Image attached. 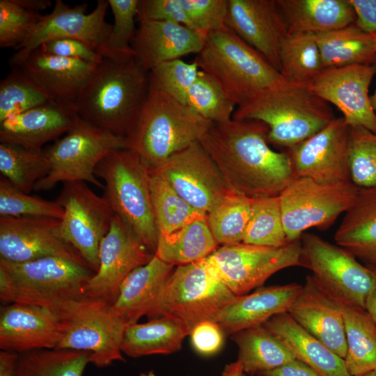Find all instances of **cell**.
<instances>
[{"instance_id": "cell-48", "label": "cell", "mask_w": 376, "mask_h": 376, "mask_svg": "<svg viewBox=\"0 0 376 376\" xmlns=\"http://www.w3.org/2000/svg\"><path fill=\"white\" fill-rule=\"evenodd\" d=\"M199 70L195 61L187 63L180 58L161 63L148 72L149 88L162 91L185 104L187 91Z\"/></svg>"}, {"instance_id": "cell-43", "label": "cell", "mask_w": 376, "mask_h": 376, "mask_svg": "<svg viewBox=\"0 0 376 376\" xmlns=\"http://www.w3.org/2000/svg\"><path fill=\"white\" fill-rule=\"evenodd\" d=\"M139 1L108 0L114 22L107 39L97 51L103 58L123 63L136 57L132 42L136 33Z\"/></svg>"}, {"instance_id": "cell-20", "label": "cell", "mask_w": 376, "mask_h": 376, "mask_svg": "<svg viewBox=\"0 0 376 376\" xmlns=\"http://www.w3.org/2000/svg\"><path fill=\"white\" fill-rule=\"evenodd\" d=\"M349 130L343 117L335 118L322 130L288 149L295 178L320 182H351Z\"/></svg>"}, {"instance_id": "cell-6", "label": "cell", "mask_w": 376, "mask_h": 376, "mask_svg": "<svg viewBox=\"0 0 376 376\" xmlns=\"http://www.w3.org/2000/svg\"><path fill=\"white\" fill-rule=\"evenodd\" d=\"M194 61L237 107L289 84L263 56L226 24L206 36L203 48Z\"/></svg>"}, {"instance_id": "cell-15", "label": "cell", "mask_w": 376, "mask_h": 376, "mask_svg": "<svg viewBox=\"0 0 376 376\" xmlns=\"http://www.w3.org/2000/svg\"><path fill=\"white\" fill-rule=\"evenodd\" d=\"M109 6L108 0H98L93 11L87 13L86 3L71 7L56 0L52 12L42 15L24 40L15 48L10 65L22 61L43 43L57 39L78 40L97 52L112 28L105 20Z\"/></svg>"}, {"instance_id": "cell-14", "label": "cell", "mask_w": 376, "mask_h": 376, "mask_svg": "<svg viewBox=\"0 0 376 376\" xmlns=\"http://www.w3.org/2000/svg\"><path fill=\"white\" fill-rule=\"evenodd\" d=\"M301 242L299 267L311 271L317 281L336 297L366 308L374 281L370 268L344 248L315 234L304 233Z\"/></svg>"}, {"instance_id": "cell-53", "label": "cell", "mask_w": 376, "mask_h": 376, "mask_svg": "<svg viewBox=\"0 0 376 376\" xmlns=\"http://www.w3.org/2000/svg\"><path fill=\"white\" fill-rule=\"evenodd\" d=\"M193 348L204 356L214 354L224 343V332L216 322L207 320L195 326L190 333Z\"/></svg>"}, {"instance_id": "cell-17", "label": "cell", "mask_w": 376, "mask_h": 376, "mask_svg": "<svg viewBox=\"0 0 376 376\" xmlns=\"http://www.w3.org/2000/svg\"><path fill=\"white\" fill-rule=\"evenodd\" d=\"M376 63L354 64L323 70L308 88L343 113L349 127H363L376 134V114L368 89Z\"/></svg>"}, {"instance_id": "cell-28", "label": "cell", "mask_w": 376, "mask_h": 376, "mask_svg": "<svg viewBox=\"0 0 376 376\" xmlns=\"http://www.w3.org/2000/svg\"><path fill=\"white\" fill-rule=\"evenodd\" d=\"M173 268V265L154 256L149 263L133 270L123 280L111 307L126 325L136 323L142 316L149 315Z\"/></svg>"}, {"instance_id": "cell-4", "label": "cell", "mask_w": 376, "mask_h": 376, "mask_svg": "<svg viewBox=\"0 0 376 376\" xmlns=\"http://www.w3.org/2000/svg\"><path fill=\"white\" fill-rule=\"evenodd\" d=\"M328 102L307 86L288 84L237 107L233 119L256 120L268 127L269 143L290 149L315 134L335 118Z\"/></svg>"}, {"instance_id": "cell-5", "label": "cell", "mask_w": 376, "mask_h": 376, "mask_svg": "<svg viewBox=\"0 0 376 376\" xmlns=\"http://www.w3.org/2000/svg\"><path fill=\"white\" fill-rule=\"evenodd\" d=\"M213 123L166 93L149 88L127 148L154 170L201 139Z\"/></svg>"}, {"instance_id": "cell-22", "label": "cell", "mask_w": 376, "mask_h": 376, "mask_svg": "<svg viewBox=\"0 0 376 376\" xmlns=\"http://www.w3.org/2000/svg\"><path fill=\"white\" fill-rule=\"evenodd\" d=\"M61 315L45 307L11 303L0 312L1 350L21 354L56 348L63 338Z\"/></svg>"}, {"instance_id": "cell-23", "label": "cell", "mask_w": 376, "mask_h": 376, "mask_svg": "<svg viewBox=\"0 0 376 376\" xmlns=\"http://www.w3.org/2000/svg\"><path fill=\"white\" fill-rule=\"evenodd\" d=\"M288 313L302 328L340 357H345V322L336 297L312 276L306 278Z\"/></svg>"}, {"instance_id": "cell-40", "label": "cell", "mask_w": 376, "mask_h": 376, "mask_svg": "<svg viewBox=\"0 0 376 376\" xmlns=\"http://www.w3.org/2000/svg\"><path fill=\"white\" fill-rule=\"evenodd\" d=\"M90 353L70 349H41L19 354L17 376H82Z\"/></svg>"}, {"instance_id": "cell-2", "label": "cell", "mask_w": 376, "mask_h": 376, "mask_svg": "<svg viewBox=\"0 0 376 376\" xmlns=\"http://www.w3.org/2000/svg\"><path fill=\"white\" fill-rule=\"evenodd\" d=\"M148 93V72L136 57L123 63L103 58L81 91L75 110L88 123L126 139Z\"/></svg>"}, {"instance_id": "cell-18", "label": "cell", "mask_w": 376, "mask_h": 376, "mask_svg": "<svg viewBox=\"0 0 376 376\" xmlns=\"http://www.w3.org/2000/svg\"><path fill=\"white\" fill-rule=\"evenodd\" d=\"M59 223L50 218L0 217V259L19 263L55 256L90 267L58 236Z\"/></svg>"}, {"instance_id": "cell-52", "label": "cell", "mask_w": 376, "mask_h": 376, "mask_svg": "<svg viewBox=\"0 0 376 376\" xmlns=\"http://www.w3.org/2000/svg\"><path fill=\"white\" fill-rule=\"evenodd\" d=\"M42 52L71 59L98 64L103 57L89 45L74 39H57L43 43L40 47Z\"/></svg>"}, {"instance_id": "cell-38", "label": "cell", "mask_w": 376, "mask_h": 376, "mask_svg": "<svg viewBox=\"0 0 376 376\" xmlns=\"http://www.w3.org/2000/svg\"><path fill=\"white\" fill-rule=\"evenodd\" d=\"M151 171V199L157 228L160 235H167L198 220L207 219L183 199L158 172Z\"/></svg>"}, {"instance_id": "cell-61", "label": "cell", "mask_w": 376, "mask_h": 376, "mask_svg": "<svg viewBox=\"0 0 376 376\" xmlns=\"http://www.w3.org/2000/svg\"><path fill=\"white\" fill-rule=\"evenodd\" d=\"M361 376H376V370H373V371H370V372H368L363 375H361Z\"/></svg>"}, {"instance_id": "cell-25", "label": "cell", "mask_w": 376, "mask_h": 376, "mask_svg": "<svg viewBox=\"0 0 376 376\" xmlns=\"http://www.w3.org/2000/svg\"><path fill=\"white\" fill-rule=\"evenodd\" d=\"M205 38L180 24L145 21L139 22L132 42L135 56L150 72L158 65L191 54H198Z\"/></svg>"}, {"instance_id": "cell-7", "label": "cell", "mask_w": 376, "mask_h": 376, "mask_svg": "<svg viewBox=\"0 0 376 376\" xmlns=\"http://www.w3.org/2000/svg\"><path fill=\"white\" fill-rule=\"evenodd\" d=\"M95 175L104 182L103 196L155 254L159 232L150 191V169L133 150L109 152L97 165Z\"/></svg>"}, {"instance_id": "cell-13", "label": "cell", "mask_w": 376, "mask_h": 376, "mask_svg": "<svg viewBox=\"0 0 376 376\" xmlns=\"http://www.w3.org/2000/svg\"><path fill=\"white\" fill-rule=\"evenodd\" d=\"M56 201L64 211L56 230L58 236L75 249L95 273L100 246L115 214L109 203L79 181L64 182Z\"/></svg>"}, {"instance_id": "cell-60", "label": "cell", "mask_w": 376, "mask_h": 376, "mask_svg": "<svg viewBox=\"0 0 376 376\" xmlns=\"http://www.w3.org/2000/svg\"><path fill=\"white\" fill-rule=\"evenodd\" d=\"M370 99L373 109L376 114V89L374 94L372 96H370Z\"/></svg>"}, {"instance_id": "cell-26", "label": "cell", "mask_w": 376, "mask_h": 376, "mask_svg": "<svg viewBox=\"0 0 376 376\" xmlns=\"http://www.w3.org/2000/svg\"><path fill=\"white\" fill-rule=\"evenodd\" d=\"M303 285L296 283L260 287L253 292L236 297L223 308L212 321L224 335L263 324L271 318L288 312Z\"/></svg>"}, {"instance_id": "cell-44", "label": "cell", "mask_w": 376, "mask_h": 376, "mask_svg": "<svg viewBox=\"0 0 376 376\" xmlns=\"http://www.w3.org/2000/svg\"><path fill=\"white\" fill-rule=\"evenodd\" d=\"M185 104L213 124L231 120L236 106L216 80L201 70L187 91Z\"/></svg>"}, {"instance_id": "cell-58", "label": "cell", "mask_w": 376, "mask_h": 376, "mask_svg": "<svg viewBox=\"0 0 376 376\" xmlns=\"http://www.w3.org/2000/svg\"><path fill=\"white\" fill-rule=\"evenodd\" d=\"M17 3L24 8L37 13L51 6L50 0H17Z\"/></svg>"}, {"instance_id": "cell-46", "label": "cell", "mask_w": 376, "mask_h": 376, "mask_svg": "<svg viewBox=\"0 0 376 376\" xmlns=\"http://www.w3.org/2000/svg\"><path fill=\"white\" fill-rule=\"evenodd\" d=\"M348 164L351 182L359 189L376 187V134L350 127Z\"/></svg>"}, {"instance_id": "cell-41", "label": "cell", "mask_w": 376, "mask_h": 376, "mask_svg": "<svg viewBox=\"0 0 376 376\" xmlns=\"http://www.w3.org/2000/svg\"><path fill=\"white\" fill-rule=\"evenodd\" d=\"M251 199L228 191L207 212L210 230L218 244L242 243L250 216Z\"/></svg>"}, {"instance_id": "cell-54", "label": "cell", "mask_w": 376, "mask_h": 376, "mask_svg": "<svg viewBox=\"0 0 376 376\" xmlns=\"http://www.w3.org/2000/svg\"><path fill=\"white\" fill-rule=\"evenodd\" d=\"M356 14L355 24L368 33H376V0H349Z\"/></svg>"}, {"instance_id": "cell-30", "label": "cell", "mask_w": 376, "mask_h": 376, "mask_svg": "<svg viewBox=\"0 0 376 376\" xmlns=\"http://www.w3.org/2000/svg\"><path fill=\"white\" fill-rule=\"evenodd\" d=\"M288 33H319L355 23L349 0H276Z\"/></svg>"}, {"instance_id": "cell-33", "label": "cell", "mask_w": 376, "mask_h": 376, "mask_svg": "<svg viewBox=\"0 0 376 376\" xmlns=\"http://www.w3.org/2000/svg\"><path fill=\"white\" fill-rule=\"evenodd\" d=\"M188 329L180 322L160 317L148 322L127 325L121 351L130 357L168 354L180 350Z\"/></svg>"}, {"instance_id": "cell-42", "label": "cell", "mask_w": 376, "mask_h": 376, "mask_svg": "<svg viewBox=\"0 0 376 376\" xmlns=\"http://www.w3.org/2000/svg\"><path fill=\"white\" fill-rule=\"evenodd\" d=\"M242 242L269 247H281L289 243L279 196L251 199L250 216Z\"/></svg>"}, {"instance_id": "cell-16", "label": "cell", "mask_w": 376, "mask_h": 376, "mask_svg": "<svg viewBox=\"0 0 376 376\" xmlns=\"http://www.w3.org/2000/svg\"><path fill=\"white\" fill-rule=\"evenodd\" d=\"M154 256L130 226L115 214L101 242L99 267L87 284V297L112 305L127 276Z\"/></svg>"}, {"instance_id": "cell-31", "label": "cell", "mask_w": 376, "mask_h": 376, "mask_svg": "<svg viewBox=\"0 0 376 376\" xmlns=\"http://www.w3.org/2000/svg\"><path fill=\"white\" fill-rule=\"evenodd\" d=\"M334 241L366 265H376V187L359 189L336 230Z\"/></svg>"}, {"instance_id": "cell-49", "label": "cell", "mask_w": 376, "mask_h": 376, "mask_svg": "<svg viewBox=\"0 0 376 376\" xmlns=\"http://www.w3.org/2000/svg\"><path fill=\"white\" fill-rule=\"evenodd\" d=\"M42 16L24 8L17 0H0V47H17Z\"/></svg>"}, {"instance_id": "cell-62", "label": "cell", "mask_w": 376, "mask_h": 376, "mask_svg": "<svg viewBox=\"0 0 376 376\" xmlns=\"http://www.w3.org/2000/svg\"><path fill=\"white\" fill-rule=\"evenodd\" d=\"M372 34H373V35L375 36V38H376V33H372Z\"/></svg>"}, {"instance_id": "cell-10", "label": "cell", "mask_w": 376, "mask_h": 376, "mask_svg": "<svg viewBox=\"0 0 376 376\" xmlns=\"http://www.w3.org/2000/svg\"><path fill=\"white\" fill-rule=\"evenodd\" d=\"M359 189L352 182H320L295 178L279 195L288 242L311 228L329 227L354 204Z\"/></svg>"}, {"instance_id": "cell-34", "label": "cell", "mask_w": 376, "mask_h": 376, "mask_svg": "<svg viewBox=\"0 0 376 376\" xmlns=\"http://www.w3.org/2000/svg\"><path fill=\"white\" fill-rule=\"evenodd\" d=\"M336 299L340 306L345 322L347 348L344 361L348 372L352 376H361L375 370V321L366 308L338 297Z\"/></svg>"}, {"instance_id": "cell-3", "label": "cell", "mask_w": 376, "mask_h": 376, "mask_svg": "<svg viewBox=\"0 0 376 376\" xmlns=\"http://www.w3.org/2000/svg\"><path fill=\"white\" fill-rule=\"evenodd\" d=\"M94 274L90 267L61 257L19 263L0 259V298L63 314L88 298L87 284Z\"/></svg>"}, {"instance_id": "cell-56", "label": "cell", "mask_w": 376, "mask_h": 376, "mask_svg": "<svg viewBox=\"0 0 376 376\" xmlns=\"http://www.w3.org/2000/svg\"><path fill=\"white\" fill-rule=\"evenodd\" d=\"M19 354L13 352H0V376H17L16 363Z\"/></svg>"}, {"instance_id": "cell-50", "label": "cell", "mask_w": 376, "mask_h": 376, "mask_svg": "<svg viewBox=\"0 0 376 376\" xmlns=\"http://www.w3.org/2000/svg\"><path fill=\"white\" fill-rule=\"evenodd\" d=\"M189 27L206 36L225 25L228 0H180Z\"/></svg>"}, {"instance_id": "cell-37", "label": "cell", "mask_w": 376, "mask_h": 376, "mask_svg": "<svg viewBox=\"0 0 376 376\" xmlns=\"http://www.w3.org/2000/svg\"><path fill=\"white\" fill-rule=\"evenodd\" d=\"M280 64V73L289 84L308 86L322 71L315 34L288 33L281 44Z\"/></svg>"}, {"instance_id": "cell-19", "label": "cell", "mask_w": 376, "mask_h": 376, "mask_svg": "<svg viewBox=\"0 0 376 376\" xmlns=\"http://www.w3.org/2000/svg\"><path fill=\"white\" fill-rule=\"evenodd\" d=\"M154 171L189 205L206 214L229 191L215 163L199 142L172 155Z\"/></svg>"}, {"instance_id": "cell-1", "label": "cell", "mask_w": 376, "mask_h": 376, "mask_svg": "<svg viewBox=\"0 0 376 376\" xmlns=\"http://www.w3.org/2000/svg\"><path fill=\"white\" fill-rule=\"evenodd\" d=\"M268 130L260 121L232 118L213 124L199 141L228 190L249 198L276 196L295 178L288 152L269 147Z\"/></svg>"}, {"instance_id": "cell-47", "label": "cell", "mask_w": 376, "mask_h": 376, "mask_svg": "<svg viewBox=\"0 0 376 376\" xmlns=\"http://www.w3.org/2000/svg\"><path fill=\"white\" fill-rule=\"evenodd\" d=\"M63 207L56 201L31 196L0 178V217L50 218L61 220Z\"/></svg>"}, {"instance_id": "cell-57", "label": "cell", "mask_w": 376, "mask_h": 376, "mask_svg": "<svg viewBox=\"0 0 376 376\" xmlns=\"http://www.w3.org/2000/svg\"><path fill=\"white\" fill-rule=\"evenodd\" d=\"M366 265V264H365ZM371 270L373 277V285L368 295L366 303V309L369 313L370 316L376 324V265H366Z\"/></svg>"}, {"instance_id": "cell-24", "label": "cell", "mask_w": 376, "mask_h": 376, "mask_svg": "<svg viewBox=\"0 0 376 376\" xmlns=\"http://www.w3.org/2000/svg\"><path fill=\"white\" fill-rule=\"evenodd\" d=\"M97 65L49 54L38 48L10 67L19 69L54 103L75 110L78 96Z\"/></svg>"}, {"instance_id": "cell-36", "label": "cell", "mask_w": 376, "mask_h": 376, "mask_svg": "<svg viewBox=\"0 0 376 376\" xmlns=\"http://www.w3.org/2000/svg\"><path fill=\"white\" fill-rule=\"evenodd\" d=\"M217 246L207 219L198 220L159 235L155 256L166 263L179 266L203 260Z\"/></svg>"}, {"instance_id": "cell-21", "label": "cell", "mask_w": 376, "mask_h": 376, "mask_svg": "<svg viewBox=\"0 0 376 376\" xmlns=\"http://www.w3.org/2000/svg\"><path fill=\"white\" fill-rule=\"evenodd\" d=\"M225 24L280 72L281 47L288 32L276 0H228Z\"/></svg>"}, {"instance_id": "cell-8", "label": "cell", "mask_w": 376, "mask_h": 376, "mask_svg": "<svg viewBox=\"0 0 376 376\" xmlns=\"http://www.w3.org/2000/svg\"><path fill=\"white\" fill-rule=\"evenodd\" d=\"M235 297L204 258L179 265L173 271L147 317L149 320L171 318L183 324L191 333L199 323L212 321Z\"/></svg>"}, {"instance_id": "cell-12", "label": "cell", "mask_w": 376, "mask_h": 376, "mask_svg": "<svg viewBox=\"0 0 376 376\" xmlns=\"http://www.w3.org/2000/svg\"><path fill=\"white\" fill-rule=\"evenodd\" d=\"M301 239L281 247L240 243L217 247L205 261L236 296L262 287L276 272L299 266Z\"/></svg>"}, {"instance_id": "cell-9", "label": "cell", "mask_w": 376, "mask_h": 376, "mask_svg": "<svg viewBox=\"0 0 376 376\" xmlns=\"http://www.w3.org/2000/svg\"><path fill=\"white\" fill-rule=\"evenodd\" d=\"M127 148L126 139L99 128L79 117L72 128L45 148L49 161L46 177L34 187L36 191H47L58 182H88L104 188L95 175L100 162L111 151Z\"/></svg>"}, {"instance_id": "cell-32", "label": "cell", "mask_w": 376, "mask_h": 376, "mask_svg": "<svg viewBox=\"0 0 376 376\" xmlns=\"http://www.w3.org/2000/svg\"><path fill=\"white\" fill-rule=\"evenodd\" d=\"M322 70L354 64L376 63V38L355 23L327 32L314 33Z\"/></svg>"}, {"instance_id": "cell-27", "label": "cell", "mask_w": 376, "mask_h": 376, "mask_svg": "<svg viewBox=\"0 0 376 376\" xmlns=\"http://www.w3.org/2000/svg\"><path fill=\"white\" fill-rule=\"evenodd\" d=\"M77 118L72 109L56 103L43 104L0 123V143L40 150L66 134Z\"/></svg>"}, {"instance_id": "cell-39", "label": "cell", "mask_w": 376, "mask_h": 376, "mask_svg": "<svg viewBox=\"0 0 376 376\" xmlns=\"http://www.w3.org/2000/svg\"><path fill=\"white\" fill-rule=\"evenodd\" d=\"M49 168L45 148L33 150L0 143V172L19 190L29 194L36 184L47 176Z\"/></svg>"}, {"instance_id": "cell-51", "label": "cell", "mask_w": 376, "mask_h": 376, "mask_svg": "<svg viewBox=\"0 0 376 376\" xmlns=\"http://www.w3.org/2000/svg\"><path fill=\"white\" fill-rule=\"evenodd\" d=\"M136 19L139 22L162 21L189 25L180 0H139Z\"/></svg>"}, {"instance_id": "cell-45", "label": "cell", "mask_w": 376, "mask_h": 376, "mask_svg": "<svg viewBox=\"0 0 376 376\" xmlns=\"http://www.w3.org/2000/svg\"><path fill=\"white\" fill-rule=\"evenodd\" d=\"M11 69L0 83V123L33 108L54 103L19 69Z\"/></svg>"}, {"instance_id": "cell-29", "label": "cell", "mask_w": 376, "mask_h": 376, "mask_svg": "<svg viewBox=\"0 0 376 376\" xmlns=\"http://www.w3.org/2000/svg\"><path fill=\"white\" fill-rule=\"evenodd\" d=\"M263 325L288 348L297 360L320 376H352L344 359L298 324L288 312L271 318Z\"/></svg>"}, {"instance_id": "cell-35", "label": "cell", "mask_w": 376, "mask_h": 376, "mask_svg": "<svg viewBox=\"0 0 376 376\" xmlns=\"http://www.w3.org/2000/svg\"><path fill=\"white\" fill-rule=\"evenodd\" d=\"M230 336L238 349L237 361L247 375H258L296 359L263 324L243 329Z\"/></svg>"}, {"instance_id": "cell-59", "label": "cell", "mask_w": 376, "mask_h": 376, "mask_svg": "<svg viewBox=\"0 0 376 376\" xmlns=\"http://www.w3.org/2000/svg\"><path fill=\"white\" fill-rule=\"evenodd\" d=\"M221 376H247L240 363L236 361L227 364L221 374Z\"/></svg>"}, {"instance_id": "cell-11", "label": "cell", "mask_w": 376, "mask_h": 376, "mask_svg": "<svg viewBox=\"0 0 376 376\" xmlns=\"http://www.w3.org/2000/svg\"><path fill=\"white\" fill-rule=\"evenodd\" d=\"M63 338L56 349L90 353V363L101 368L124 362L121 351L126 324L111 305L86 298L63 314Z\"/></svg>"}, {"instance_id": "cell-55", "label": "cell", "mask_w": 376, "mask_h": 376, "mask_svg": "<svg viewBox=\"0 0 376 376\" xmlns=\"http://www.w3.org/2000/svg\"><path fill=\"white\" fill-rule=\"evenodd\" d=\"M258 376H320L303 362L295 359L274 370L264 372Z\"/></svg>"}]
</instances>
